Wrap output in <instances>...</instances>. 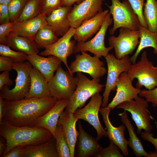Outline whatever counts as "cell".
Segmentation results:
<instances>
[{
	"label": "cell",
	"mask_w": 157,
	"mask_h": 157,
	"mask_svg": "<svg viewBox=\"0 0 157 157\" xmlns=\"http://www.w3.org/2000/svg\"><path fill=\"white\" fill-rule=\"evenodd\" d=\"M57 100L53 97L24 98L16 101L3 99L2 123L16 126L36 127Z\"/></svg>",
	"instance_id": "6da1fadb"
},
{
	"label": "cell",
	"mask_w": 157,
	"mask_h": 157,
	"mask_svg": "<svg viewBox=\"0 0 157 157\" xmlns=\"http://www.w3.org/2000/svg\"><path fill=\"white\" fill-rule=\"evenodd\" d=\"M0 135L6 139L7 143L1 157L16 146L38 145L54 137L44 128L16 126L4 123L0 124Z\"/></svg>",
	"instance_id": "7a4b0ae2"
},
{
	"label": "cell",
	"mask_w": 157,
	"mask_h": 157,
	"mask_svg": "<svg viewBox=\"0 0 157 157\" xmlns=\"http://www.w3.org/2000/svg\"><path fill=\"white\" fill-rule=\"evenodd\" d=\"M33 66L28 61L14 62L12 69L17 72L14 87L10 89L4 86L0 90V97L9 101H16L25 98L30 88V73Z\"/></svg>",
	"instance_id": "3957f363"
},
{
	"label": "cell",
	"mask_w": 157,
	"mask_h": 157,
	"mask_svg": "<svg viewBox=\"0 0 157 157\" xmlns=\"http://www.w3.org/2000/svg\"><path fill=\"white\" fill-rule=\"evenodd\" d=\"M76 76L78 78L76 88L69 99L65 110L72 113L83 106L90 97L101 92L105 86L99 83L100 78L90 80L81 72H77Z\"/></svg>",
	"instance_id": "277c9868"
},
{
	"label": "cell",
	"mask_w": 157,
	"mask_h": 157,
	"mask_svg": "<svg viewBox=\"0 0 157 157\" xmlns=\"http://www.w3.org/2000/svg\"><path fill=\"white\" fill-rule=\"evenodd\" d=\"M110 6L106 5L110 9L113 17V25L109 30L110 35H113L118 28L124 27L131 30H139L141 25L138 17L132 8L128 0L121 2L119 0H111Z\"/></svg>",
	"instance_id": "5b68a950"
},
{
	"label": "cell",
	"mask_w": 157,
	"mask_h": 157,
	"mask_svg": "<svg viewBox=\"0 0 157 157\" xmlns=\"http://www.w3.org/2000/svg\"><path fill=\"white\" fill-rule=\"evenodd\" d=\"M127 73L133 81L137 79L136 85L138 88L141 89L144 86L151 90L157 87V67L149 60L145 51L142 53L140 60L131 64Z\"/></svg>",
	"instance_id": "8992f818"
},
{
	"label": "cell",
	"mask_w": 157,
	"mask_h": 157,
	"mask_svg": "<svg viewBox=\"0 0 157 157\" xmlns=\"http://www.w3.org/2000/svg\"><path fill=\"white\" fill-rule=\"evenodd\" d=\"M148 102L138 96L135 99L122 102L117 106V108L123 109L130 113L137 127L138 134H140L142 130L151 132L153 129L150 122L154 119L148 109Z\"/></svg>",
	"instance_id": "52a82bcc"
},
{
	"label": "cell",
	"mask_w": 157,
	"mask_h": 157,
	"mask_svg": "<svg viewBox=\"0 0 157 157\" xmlns=\"http://www.w3.org/2000/svg\"><path fill=\"white\" fill-rule=\"evenodd\" d=\"M105 58L108 70L105 88L102 96V108L108 106L110 92L116 89V85L120 75L122 73L128 71L132 63L128 56L118 59L113 54L108 53Z\"/></svg>",
	"instance_id": "ba28073f"
},
{
	"label": "cell",
	"mask_w": 157,
	"mask_h": 157,
	"mask_svg": "<svg viewBox=\"0 0 157 157\" xmlns=\"http://www.w3.org/2000/svg\"><path fill=\"white\" fill-rule=\"evenodd\" d=\"M78 81L77 76L74 77L60 65L48 84L52 96L58 100L69 99L76 88Z\"/></svg>",
	"instance_id": "9c48e42d"
},
{
	"label": "cell",
	"mask_w": 157,
	"mask_h": 157,
	"mask_svg": "<svg viewBox=\"0 0 157 157\" xmlns=\"http://www.w3.org/2000/svg\"><path fill=\"white\" fill-rule=\"evenodd\" d=\"M140 38L139 30L121 27L117 36L112 35L108 40L110 46L114 49L115 56L120 59L132 53L138 45Z\"/></svg>",
	"instance_id": "30bf717a"
},
{
	"label": "cell",
	"mask_w": 157,
	"mask_h": 157,
	"mask_svg": "<svg viewBox=\"0 0 157 157\" xmlns=\"http://www.w3.org/2000/svg\"><path fill=\"white\" fill-rule=\"evenodd\" d=\"M113 22V18L109 12L96 35L89 41L78 42L75 47L74 53H76L82 51H88L99 58L106 56L109 51L113 49L111 46L106 47L104 42L107 29Z\"/></svg>",
	"instance_id": "8fae6325"
},
{
	"label": "cell",
	"mask_w": 157,
	"mask_h": 157,
	"mask_svg": "<svg viewBox=\"0 0 157 157\" xmlns=\"http://www.w3.org/2000/svg\"><path fill=\"white\" fill-rule=\"evenodd\" d=\"M81 52V54L76 55L75 59L69 66L73 74L77 72L86 73L93 78H100L106 74L107 71L99 58L94 55L92 56L84 51Z\"/></svg>",
	"instance_id": "7c38bea8"
},
{
	"label": "cell",
	"mask_w": 157,
	"mask_h": 157,
	"mask_svg": "<svg viewBox=\"0 0 157 157\" xmlns=\"http://www.w3.org/2000/svg\"><path fill=\"white\" fill-rule=\"evenodd\" d=\"M75 32L76 28L71 27L65 35L58 38L53 44L45 47L44 50L40 53L41 56H53L57 57L64 64L68 70L73 75L68 65L67 58L74 53L76 44V41L72 40Z\"/></svg>",
	"instance_id": "4fadbf2b"
},
{
	"label": "cell",
	"mask_w": 157,
	"mask_h": 157,
	"mask_svg": "<svg viewBox=\"0 0 157 157\" xmlns=\"http://www.w3.org/2000/svg\"><path fill=\"white\" fill-rule=\"evenodd\" d=\"M91 97L86 106L77 109L74 114L78 119L87 121L94 127L97 133L96 138L99 140L103 136L108 137L107 131L101 124L98 115L102 103V97L99 92H97Z\"/></svg>",
	"instance_id": "5bb4252c"
},
{
	"label": "cell",
	"mask_w": 157,
	"mask_h": 157,
	"mask_svg": "<svg viewBox=\"0 0 157 157\" xmlns=\"http://www.w3.org/2000/svg\"><path fill=\"white\" fill-rule=\"evenodd\" d=\"M103 0H83L74 4L67 18L71 27L76 28L83 22L103 11Z\"/></svg>",
	"instance_id": "9a60e30c"
},
{
	"label": "cell",
	"mask_w": 157,
	"mask_h": 157,
	"mask_svg": "<svg viewBox=\"0 0 157 157\" xmlns=\"http://www.w3.org/2000/svg\"><path fill=\"white\" fill-rule=\"evenodd\" d=\"M133 81L127 72L120 74L116 85V94L108 107L113 110L121 103L135 99L138 96L141 90L134 87Z\"/></svg>",
	"instance_id": "2e32d148"
},
{
	"label": "cell",
	"mask_w": 157,
	"mask_h": 157,
	"mask_svg": "<svg viewBox=\"0 0 157 157\" xmlns=\"http://www.w3.org/2000/svg\"><path fill=\"white\" fill-rule=\"evenodd\" d=\"M111 110V108L107 106L102 107L99 110L106 126L108 137L110 141H112L120 148L124 156H128L129 141L125 138L124 136L126 126L124 124L118 127H115L112 125L109 116Z\"/></svg>",
	"instance_id": "e0dca14e"
},
{
	"label": "cell",
	"mask_w": 157,
	"mask_h": 157,
	"mask_svg": "<svg viewBox=\"0 0 157 157\" xmlns=\"http://www.w3.org/2000/svg\"><path fill=\"white\" fill-rule=\"evenodd\" d=\"M72 8V6L62 5L46 16L47 24L58 37L63 36L71 27L67 16Z\"/></svg>",
	"instance_id": "ac0fdd59"
},
{
	"label": "cell",
	"mask_w": 157,
	"mask_h": 157,
	"mask_svg": "<svg viewBox=\"0 0 157 157\" xmlns=\"http://www.w3.org/2000/svg\"><path fill=\"white\" fill-rule=\"evenodd\" d=\"M109 12L108 9L103 10L83 22L76 29L75 33L73 36L74 40L77 42L87 41L98 32Z\"/></svg>",
	"instance_id": "d6986e66"
},
{
	"label": "cell",
	"mask_w": 157,
	"mask_h": 157,
	"mask_svg": "<svg viewBox=\"0 0 157 157\" xmlns=\"http://www.w3.org/2000/svg\"><path fill=\"white\" fill-rule=\"evenodd\" d=\"M79 119L74 114L65 110L61 114L57 125L63 127L65 138L70 149V157H74L78 132L76 128V124Z\"/></svg>",
	"instance_id": "ffe728a7"
},
{
	"label": "cell",
	"mask_w": 157,
	"mask_h": 157,
	"mask_svg": "<svg viewBox=\"0 0 157 157\" xmlns=\"http://www.w3.org/2000/svg\"><path fill=\"white\" fill-rule=\"evenodd\" d=\"M46 15L41 14L36 17L22 22H15L11 32L34 41L40 29L47 24Z\"/></svg>",
	"instance_id": "44dd1931"
},
{
	"label": "cell",
	"mask_w": 157,
	"mask_h": 157,
	"mask_svg": "<svg viewBox=\"0 0 157 157\" xmlns=\"http://www.w3.org/2000/svg\"><path fill=\"white\" fill-rule=\"evenodd\" d=\"M27 60L44 75L48 82L53 76L55 72L62 62L55 56H50L46 58L36 53L28 55Z\"/></svg>",
	"instance_id": "7402d4cb"
},
{
	"label": "cell",
	"mask_w": 157,
	"mask_h": 157,
	"mask_svg": "<svg viewBox=\"0 0 157 157\" xmlns=\"http://www.w3.org/2000/svg\"><path fill=\"white\" fill-rule=\"evenodd\" d=\"M78 135L77 156H95L103 148L102 147L96 138H94L85 131L80 122H78Z\"/></svg>",
	"instance_id": "603a6c76"
},
{
	"label": "cell",
	"mask_w": 157,
	"mask_h": 157,
	"mask_svg": "<svg viewBox=\"0 0 157 157\" xmlns=\"http://www.w3.org/2000/svg\"><path fill=\"white\" fill-rule=\"evenodd\" d=\"M31 85L25 98H42L53 97L46 78L37 69L33 67L30 73Z\"/></svg>",
	"instance_id": "cb8c5ba5"
},
{
	"label": "cell",
	"mask_w": 157,
	"mask_h": 157,
	"mask_svg": "<svg viewBox=\"0 0 157 157\" xmlns=\"http://www.w3.org/2000/svg\"><path fill=\"white\" fill-rule=\"evenodd\" d=\"M69 99L57 100L54 106L40 119L36 127L45 128L55 136L59 117L67 106Z\"/></svg>",
	"instance_id": "d4e9b609"
},
{
	"label": "cell",
	"mask_w": 157,
	"mask_h": 157,
	"mask_svg": "<svg viewBox=\"0 0 157 157\" xmlns=\"http://www.w3.org/2000/svg\"><path fill=\"white\" fill-rule=\"evenodd\" d=\"M23 157H58L55 138L42 144L24 146Z\"/></svg>",
	"instance_id": "484cf974"
},
{
	"label": "cell",
	"mask_w": 157,
	"mask_h": 157,
	"mask_svg": "<svg viewBox=\"0 0 157 157\" xmlns=\"http://www.w3.org/2000/svg\"><path fill=\"white\" fill-rule=\"evenodd\" d=\"M127 111H124L118 114L121 122L127 128L129 135L128 145L136 157H148L149 154L145 150L140 140L137 136L133 126L128 118Z\"/></svg>",
	"instance_id": "4316f807"
},
{
	"label": "cell",
	"mask_w": 157,
	"mask_h": 157,
	"mask_svg": "<svg viewBox=\"0 0 157 157\" xmlns=\"http://www.w3.org/2000/svg\"><path fill=\"white\" fill-rule=\"evenodd\" d=\"M6 45L16 51L27 55L38 54L39 50L34 41L11 32L8 36Z\"/></svg>",
	"instance_id": "83f0119b"
},
{
	"label": "cell",
	"mask_w": 157,
	"mask_h": 157,
	"mask_svg": "<svg viewBox=\"0 0 157 157\" xmlns=\"http://www.w3.org/2000/svg\"><path fill=\"white\" fill-rule=\"evenodd\" d=\"M139 30L140 31V40L137 49L130 59L132 63L136 62L138 56L144 48L151 47L154 49V52L157 54V33L152 32L148 28L141 25Z\"/></svg>",
	"instance_id": "f1b7e54d"
},
{
	"label": "cell",
	"mask_w": 157,
	"mask_h": 157,
	"mask_svg": "<svg viewBox=\"0 0 157 157\" xmlns=\"http://www.w3.org/2000/svg\"><path fill=\"white\" fill-rule=\"evenodd\" d=\"M144 6L143 14L148 28L157 33V1L146 0Z\"/></svg>",
	"instance_id": "f546056e"
},
{
	"label": "cell",
	"mask_w": 157,
	"mask_h": 157,
	"mask_svg": "<svg viewBox=\"0 0 157 157\" xmlns=\"http://www.w3.org/2000/svg\"><path fill=\"white\" fill-rule=\"evenodd\" d=\"M58 39V37L55 35L52 29L46 24L39 30L34 41L37 46L44 48L45 47L54 43Z\"/></svg>",
	"instance_id": "4dcf8cb0"
},
{
	"label": "cell",
	"mask_w": 157,
	"mask_h": 157,
	"mask_svg": "<svg viewBox=\"0 0 157 157\" xmlns=\"http://www.w3.org/2000/svg\"><path fill=\"white\" fill-rule=\"evenodd\" d=\"M43 0H27L16 21L22 22L37 17L42 13Z\"/></svg>",
	"instance_id": "1f68e13d"
},
{
	"label": "cell",
	"mask_w": 157,
	"mask_h": 157,
	"mask_svg": "<svg viewBox=\"0 0 157 157\" xmlns=\"http://www.w3.org/2000/svg\"><path fill=\"white\" fill-rule=\"evenodd\" d=\"M54 138L58 157H70V149L65 138L61 125H57Z\"/></svg>",
	"instance_id": "d6a6232c"
},
{
	"label": "cell",
	"mask_w": 157,
	"mask_h": 157,
	"mask_svg": "<svg viewBox=\"0 0 157 157\" xmlns=\"http://www.w3.org/2000/svg\"><path fill=\"white\" fill-rule=\"evenodd\" d=\"M0 55L11 58L14 62H24L28 56L25 53L14 51L7 45L1 43L0 44Z\"/></svg>",
	"instance_id": "836d02e7"
},
{
	"label": "cell",
	"mask_w": 157,
	"mask_h": 157,
	"mask_svg": "<svg viewBox=\"0 0 157 157\" xmlns=\"http://www.w3.org/2000/svg\"><path fill=\"white\" fill-rule=\"evenodd\" d=\"M27 0H11L8 4L10 22L16 21L20 15Z\"/></svg>",
	"instance_id": "e575fe53"
},
{
	"label": "cell",
	"mask_w": 157,
	"mask_h": 157,
	"mask_svg": "<svg viewBox=\"0 0 157 157\" xmlns=\"http://www.w3.org/2000/svg\"><path fill=\"white\" fill-rule=\"evenodd\" d=\"M110 141L109 146L102 148L96 155V157H123L120 152V148L112 141Z\"/></svg>",
	"instance_id": "d590c367"
},
{
	"label": "cell",
	"mask_w": 157,
	"mask_h": 157,
	"mask_svg": "<svg viewBox=\"0 0 157 157\" xmlns=\"http://www.w3.org/2000/svg\"><path fill=\"white\" fill-rule=\"evenodd\" d=\"M134 12L137 15L141 25L148 28L143 14L145 0H128Z\"/></svg>",
	"instance_id": "8d00e7d4"
},
{
	"label": "cell",
	"mask_w": 157,
	"mask_h": 157,
	"mask_svg": "<svg viewBox=\"0 0 157 157\" xmlns=\"http://www.w3.org/2000/svg\"><path fill=\"white\" fill-rule=\"evenodd\" d=\"M139 96L144 98L148 102L151 103L154 107H157V87L151 90H141Z\"/></svg>",
	"instance_id": "74e56055"
},
{
	"label": "cell",
	"mask_w": 157,
	"mask_h": 157,
	"mask_svg": "<svg viewBox=\"0 0 157 157\" xmlns=\"http://www.w3.org/2000/svg\"><path fill=\"white\" fill-rule=\"evenodd\" d=\"M63 0H43V8L41 14L46 16L62 5Z\"/></svg>",
	"instance_id": "f35d334b"
},
{
	"label": "cell",
	"mask_w": 157,
	"mask_h": 157,
	"mask_svg": "<svg viewBox=\"0 0 157 157\" xmlns=\"http://www.w3.org/2000/svg\"><path fill=\"white\" fill-rule=\"evenodd\" d=\"M14 22H10L0 24V43L6 44L7 38L12 31Z\"/></svg>",
	"instance_id": "ab89813d"
},
{
	"label": "cell",
	"mask_w": 157,
	"mask_h": 157,
	"mask_svg": "<svg viewBox=\"0 0 157 157\" xmlns=\"http://www.w3.org/2000/svg\"><path fill=\"white\" fill-rule=\"evenodd\" d=\"M14 62L10 58L0 56V71L12 69Z\"/></svg>",
	"instance_id": "60d3db41"
},
{
	"label": "cell",
	"mask_w": 157,
	"mask_h": 157,
	"mask_svg": "<svg viewBox=\"0 0 157 157\" xmlns=\"http://www.w3.org/2000/svg\"><path fill=\"white\" fill-rule=\"evenodd\" d=\"M10 22L8 4H0V23L2 24Z\"/></svg>",
	"instance_id": "b9f144b4"
},
{
	"label": "cell",
	"mask_w": 157,
	"mask_h": 157,
	"mask_svg": "<svg viewBox=\"0 0 157 157\" xmlns=\"http://www.w3.org/2000/svg\"><path fill=\"white\" fill-rule=\"evenodd\" d=\"M10 71H3L0 74V91L4 86H11L13 84V81L9 77Z\"/></svg>",
	"instance_id": "7bdbcfd3"
},
{
	"label": "cell",
	"mask_w": 157,
	"mask_h": 157,
	"mask_svg": "<svg viewBox=\"0 0 157 157\" xmlns=\"http://www.w3.org/2000/svg\"><path fill=\"white\" fill-rule=\"evenodd\" d=\"M24 147L22 145L16 146L3 155V157H23Z\"/></svg>",
	"instance_id": "ee69618b"
},
{
	"label": "cell",
	"mask_w": 157,
	"mask_h": 157,
	"mask_svg": "<svg viewBox=\"0 0 157 157\" xmlns=\"http://www.w3.org/2000/svg\"><path fill=\"white\" fill-rule=\"evenodd\" d=\"M140 134L141 137L144 140L148 141L153 144L155 148V151L157 153V137L154 138V134L151 132L142 131Z\"/></svg>",
	"instance_id": "f6af8a7d"
},
{
	"label": "cell",
	"mask_w": 157,
	"mask_h": 157,
	"mask_svg": "<svg viewBox=\"0 0 157 157\" xmlns=\"http://www.w3.org/2000/svg\"><path fill=\"white\" fill-rule=\"evenodd\" d=\"M7 143L6 139L3 137H0V157H1L6 147Z\"/></svg>",
	"instance_id": "bcb514c9"
},
{
	"label": "cell",
	"mask_w": 157,
	"mask_h": 157,
	"mask_svg": "<svg viewBox=\"0 0 157 157\" xmlns=\"http://www.w3.org/2000/svg\"><path fill=\"white\" fill-rule=\"evenodd\" d=\"M83 0H63L62 5L72 6L76 3V4L81 3Z\"/></svg>",
	"instance_id": "7dc6e473"
},
{
	"label": "cell",
	"mask_w": 157,
	"mask_h": 157,
	"mask_svg": "<svg viewBox=\"0 0 157 157\" xmlns=\"http://www.w3.org/2000/svg\"><path fill=\"white\" fill-rule=\"evenodd\" d=\"M3 108V99L0 97V124L2 123V119Z\"/></svg>",
	"instance_id": "c3c4849f"
},
{
	"label": "cell",
	"mask_w": 157,
	"mask_h": 157,
	"mask_svg": "<svg viewBox=\"0 0 157 157\" xmlns=\"http://www.w3.org/2000/svg\"><path fill=\"white\" fill-rule=\"evenodd\" d=\"M148 154V157H157V153L156 151H150Z\"/></svg>",
	"instance_id": "681fc988"
},
{
	"label": "cell",
	"mask_w": 157,
	"mask_h": 157,
	"mask_svg": "<svg viewBox=\"0 0 157 157\" xmlns=\"http://www.w3.org/2000/svg\"><path fill=\"white\" fill-rule=\"evenodd\" d=\"M11 0H0V4H8Z\"/></svg>",
	"instance_id": "f907efd6"
},
{
	"label": "cell",
	"mask_w": 157,
	"mask_h": 157,
	"mask_svg": "<svg viewBox=\"0 0 157 157\" xmlns=\"http://www.w3.org/2000/svg\"><path fill=\"white\" fill-rule=\"evenodd\" d=\"M157 108H156V113H157Z\"/></svg>",
	"instance_id": "816d5d0a"
}]
</instances>
